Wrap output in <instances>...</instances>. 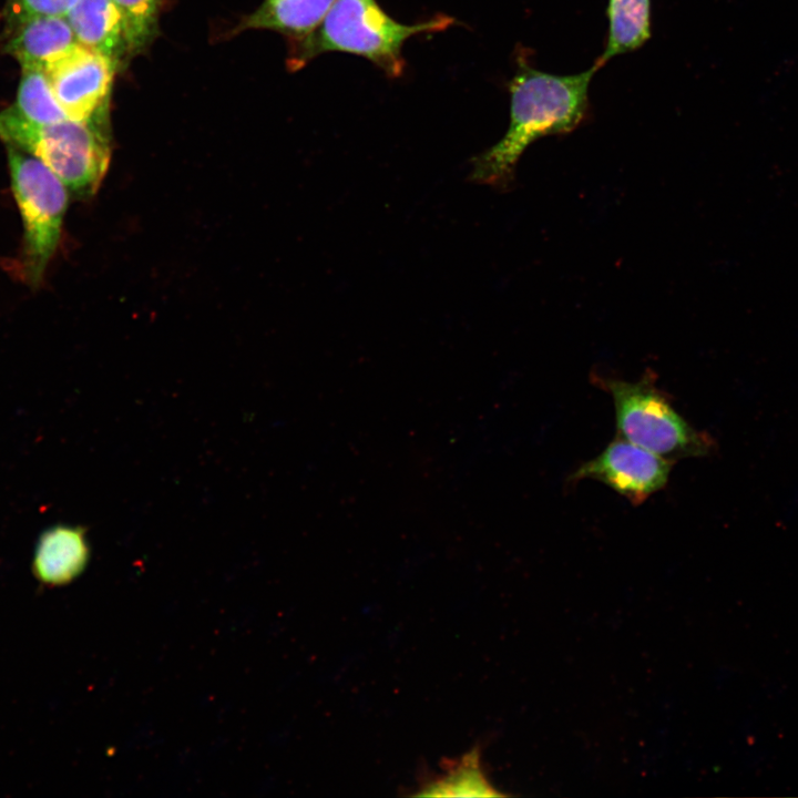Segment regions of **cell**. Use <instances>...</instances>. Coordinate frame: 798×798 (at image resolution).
I'll list each match as a JSON object with an SVG mask.
<instances>
[{"mask_svg": "<svg viewBox=\"0 0 798 798\" xmlns=\"http://www.w3.org/2000/svg\"><path fill=\"white\" fill-rule=\"evenodd\" d=\"M601 66L596 60L581 73L557 75L519 58L509 82V127L499 142L472 158L470 180L500 191L512 188L516 163L532 142L570 133L584 121L590 82Z\"/></svg>", "mask_w": 798, "mask_h": 798, "instance_id": "cell-1", "label": "cell"}, {"mask_svg": "<svg viewBox=\"0 0 798 798\" xmlns=\"http://www.w3.org/2000/svg\"><path fill=\"white\" fill-rule=\"evenodd\" d=\"M453 23V18L440 14L405 24L388 16L377 0H335L315 30L289 39L287 65L297 71L323 53L344 52L362 57L397 79L405 70L402 48L409 38L440 32Z\"/></svg>", "mask_w": 798, "mask_h": 798, "instance_id": "cell-2", "label": "cell"}, {"mask_svg": "<svg viewBox=\"0 0 798 798\" xmlns=\"http://www.w3.org/2000/svg\"><path fill=\"white\" fill-rule=\"evenodd\" d=\"M94 117L38 124L12 105L0 112V139L39 158L68 191L89 195L99 186L110 162L109 143Z\"/></svg>", "mask_w": 798, "mask_h": 798, "instance_id": "cell-3", "label": "cell"}, {"mask_svg": "<svg viewBox=\"0 0 798 798\" xmlns=\"http://www.w3.org/2000/svg\"><path fill=\"white\" fill-rule=\"evenodd\" d=\"M608 392L615 408L618 436L665 459L706 457L716 450V441L690 426L656 385L655 374L626 381L593 375Z\"/></svg>", "mask_w": 798, "mask_h": 798, "instance_id": "cell-4", "label": "cell"}, {"mask_svg": "<svg viewBox=\"0 0 798 798\" xmlns=\"http://www.w3.org/2000/svg\"><path fill=\"white\" fill-rule=\"evenodd\" d=\"M8 164L23 226L22 274L37 286L57 250L69 191L39 158L9 145Z\"/></svg>", "mask_w": 798, "mask_h": 798, "instance_id": "cell-5", "label": "cell"}, {"mask_svg": "<svg viewBox=\"0 0 798 798\" xmlns=\"http://www.w3.org/2000/svg\"><path fill=\"white\" fill-rule=\"evenodd\" d=\"M673 461L617 436L594 459L582 463L569 477L600 481L634 505H640L668 482Z\"/></svg>", "mask_w": 798, "mask_h": 798, "instance_id": "cell-6", "label": "cell"}, {"mask_svg": "<svg viewBox=\"0 0 798 798\" xmlns=\"http://www.w3.org/2000/svg\"><path fill=\"white\" fill-rule=\"evenodd\" d=\"M116 63L108 55L76 43L44 68L53 95L66 117L88 121L98 114L110 91Z\"/></svg>", "mask_w": 798, "mask_h": 798, "instance_id": "cell-7", "label": "cell"}, {"mask_svg": "<svg viewBox=\"0 0 798 798\" xmlns=\"http://www.w3.org/2000/svg\"><path fill=\"white\" fill-rule=\"evenodd\" d=\"M90 548L79 526L58 525L47 530L35 548L33 572L45 585H65L85 569Z\"/></svg>", "mask_w": 798, "mask_h": 798, "instance_id": "cell-8", "label": "cell"}, {"mask_svg": "<svg viewBox=\"0 0 798 798\" xmlns=\"http://www.w3.org/2000/svg\"><path fill=\"white\" fill-rule=\"evenodd\" d=\"M18 21L7 48L23 68L44 70L78 43L69 21L60 16H34Z\"/></svg>", "mask_w": 798, "mask_h": 798, "instance_id": "cell-9", "label": "cell"}, {"mask_svg": "<svg viewBox=\"0 0 798 798\" xmlns=\"http://www.w3.org/2000/svg\"><path fill=\"white\" fill-rule=\"evenodd\" d=\"M66 16L80 43L115 63L127 54L121 14L112 0H79Z\"/></svg>", "mask_w": 798, "mask_h": 798, "instance_id": "cell-10", "label": "cell"}, {"mask_svg": "<svg viewBox=\"0 0 798 798\" xmlns=\"http://www.w3.org/2000/svg\"><path fill=\"white\" fill-rule=\"evenodd\" d=\"M335 0H264L243 20L237 30L270 29L289 39L300 38L317 28Z\"/></svg>", "mask_w": 798, "mask_h": 798, "instance_id": "cell-11", "label": "cell"}, {"mask_svg": "<svg viewBox=\"0 0 798 798\" xmlns=\"http://www.w3.org/2000/svg\"><path fill=\"white\" fill-rule=\"evenodd\" d=\"M606 45L597 61L641 48L651 38V0H608Z\"/></svg>", "mask_w": 798, "mask_h": 798, "instance_id": "cell-12", "label": "cell"}, {"mask_svg": "<svg viewBox=\"0 0 798 798\" xmlns=\"http://www.w3.org/2000/svg\"><path fill=\"white\" fill-rule=\"evenodd\" d=\"M443 771L420 787L419 796L481 797L502 796L485 777L480 753L473 749L458 760L446 763Z\"/></svg>", "mask_w": 798, "mask_h": 798, "instance_id": "cell-13", "label": "cell"}, {"mask_svg": "<svg viewBox=\"0 0 798 798\" xmlns=\"http://www.w3.org/2000/svg\"><path fill=\"white\" fill-rule=\"evenodd\" d=\"M16 106L27 119L38 124H52L68 119L41 68H23Z\"/></svg>", "mask_w": 798, "mask_h": 798, "instance_id": "cell-14", "label": "cell"}, {"mask_svg": "<svg viewBox=\"0 0 798 798\" xmlns=\"http://www.w3.org/2000/svg\"><path fill=\"white\" fill-rule=\"evenodd\" d=\"M123 25L127 53L149 44L157 30L160 0H112Z\"/></svg>", "mask_w": 798, "mask_h": 798, "instance_id": "cell-15", "label": "cell"}, {"mask_svg": "<svg viewBox=\"0 0 798 798\" xmlns=\"http://www.w3.org/2000/svg\"><path fill=\"white\" fill-rule=\"evenodd\" d=\"M79 0H11L12 11L18 20L34 16H63Z\"/></svg>", "mask_w": 798, "mask_h": 798, "instance_id": "cell-16", "label": "cell"}]
</instances>
